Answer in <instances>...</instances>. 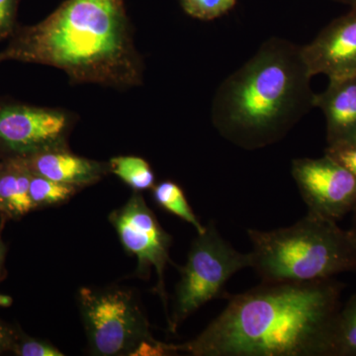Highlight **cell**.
Wrapping results in <instances>:
<instances>
[{"instance_id": "23", "label": "cell", "mask_w": 356, "mask_h": 356, "mask_svg": "<svg viewBox=\"0 0 356 356\" xmlns=\"http://www.w3.org/2000/svg\"><path fill=\"white\" fill-rule=\"evenodd\" d=\"M1 228H0V275H1L2 266H3L4 259H6V245L2 241L1 238Z\"/></svg>"}, {"instance_id": "14", "label": "cell", "mask_w": 356, "mask_h": 356, "mask_svg": "<svg viewBox=\"0 0 356 356\" xmlns=\"http://www.w3.org/2000/svg\"><path fill=\"white\" fill-rule=\"evenodd\" d=\"M153 199L161 209L168 211L170 214L188 222L197 231V233H202L205 229V226L201 224L198 217L192 210L191 206L189 205L181 187L175 182L165 180L154 185Z\"/></svg>"}, {"instance_id": "21", "label": "cell", "mask_w": 356, "mask_h": 356, "mask_svg": "<svg viewBox=\"0 0 356 356\" xmlns=\"http://www.w3.org/2000/svg\"><path fill=\"white\" fill-rule=\"evenodd\" d=\"M17 0H0V40L11 32Z\"/></svg>"}, {"instance_id": "5", "label": "cell", "mask_w": 356, "mask_h": 356, "mask_svg": "<svg viewBox=\"0 0 356 356\" xmlns=\"http://www.w3.org/2000/svg\"><path fill=\"white\" fill-rule=\"evenodd\" d=\"M77 302L90 355H140L146 346L159 343L133 290L81 287Z\"/></svg>"}, {"instance_id": "11", "label": "cell", "mask_w": 356, "mask_h": 356, "mask_svg": "<svg viewBox=\"0 0 356 356\" xmlns=\"http://www.w3.org/2000/svg\"><path fill=\"white\" fill-rule=\"evenodd\" d=\"M24 158L35 175L77 187L95 184L110 172L109 163L76 156L67 151L65 145Z\"/></svg>"}, {"instance_id": "27", "label": "cell", "mask_w": 356, "mask_h": 356, "mask_svg": "<svg viewBox=\"0 0 356 356\" xmlns=\"http://www.w3.org/2000/svg\"><path fill=\"white\" fill-rule=\"evenodd\" d=\"M356 140V127L355 130H353V134H351L350 138L348 140Z\"/></svg>"}, {"instance_id": "15", "label": "cell", "mask_w": 356, "mask_h": 356, "mask_svg": "<svg viewBox=\"0 0 356 356\" xmlns=\"http://www.w3.org/2000/svg\"><path fill=\"white\" fill-rule=\"evenodd\" d=\"M110 172L120 178L134 191H147L154 186V173L147 161L139 156H116L110 159Z\"/></svg>"}, {"instance_id": "2", "label": "cell", "mask_w": 356, "mask_h": 356, "mask_svg": "<svg viewBox=\"0 0 356 356\" xmlns=\"http://www.w3.org/2000/svg\"><path fill=\"white\" fill-rule=\"evenodd\" d=\"M0 60L51 65L76 83L128 88L142 81L124 0H67L19 33Z\"/></svg>"}, {"instance_id": "16", "label": "cell", "mask_w": 356, "mask_h": 356, "mask_svg": "<svg viewBox=\"0 0 356 356\" xmlns=\"http://www.w3.org/2000/svg\"><path fill=\"white\" fill-rule=\"evenodd\" d=\"M79 188V187L74 185L55 181L50 178L33 173L30 181V197L36 210L67 202L76 193Z\"/></svg>"}, {"instance_id": "22", "label": "cell", "mask_w": 356, "mask_h": 356, "mask_svg": "<svg viewBox=\"0 0 356 356\" xmlns=\"http://www.w3.org/2000/svg\"><path fill=\"white\" fill-rule=\"evenodd\" d=\"M16 334L13 327H9L3 321L0 320V353L13 350Z\"/></svg>"}, {"instance_id": "3", "label": "cell", "mask_w": 356, "mask_h": 356, "mask_svg": "<svg viewBox=\"0 0 356 356\" xmlns=\"http://www.w3.org/2000/svg\"><path fill=\"white\" fill-rule=\"evenodd\" d=\"M312 77L301 47L273 37L217 89L213 125L243 149L271 146L315 108Z\"/></svg>"}, {"instance_id": "6", "label": "cell", "mask_w": 356, "mask_h": 356, "mask_svg": "<svg viewBox=\"0 0 356 356\" xmlns=\"http://www.w3.org/2000/svg\"><path fill=\"white\" fill-rule=\"evenodd\" d=\"M194 238L186 264L180 267L168 325L172 332L192 314L222 294L227 282L238 271L250 267V254L238 252L210 221Z\"/></svg>"}, {"instance_id": "12", "label": "cell", "mask_w": 356, "mask_h": 356, "mask_svg": "<svg viewBox=\"0 0 356 356\" xmlns=\"http://www.w3.org/2000/svg\"><path fill=\"white\" fill-rule=\"evenodd\" d=\"M315 107L324 114L327 145L350 139L356 127V74L330 79L316 95Z\"/></svg>"}, {"instance_id": "7", "label": "cell", "mask_w": 356, "mask_h": 356, "mask_svg": "<svg viewBox=\"0 0 356 356\" xmlns=\"http://www.w3.org/2000/svg\"><path fill=\"white\" fill-rule=\"evenodd\" d=\"M109 222L116 231L122 247L126 252L137 257L136 274L149 277L152 269L158 275V283L154 291L159 295L168 314V294L165 285V270L170 262V250L172 238L166 233L153 211L149 209L144 196L139 191H134L127 202L112 211Z\"/></svg>"}, {"instance_id": "4", "label": "cell", "mask_w": 356, "mask_h": 356, "mask_svg": "<svg viewBox=\"0 0 356 356\" xmlns=\"http://www.w3.org/2000/svg\"><path fill=\"white\" fill-rule=\"evenodd\" d=\"M252 264L266 282H310L356 269V234L308 212L286 228L248 229Z\"/></svg>"}, {"instance_id": "24", "label": "cell", "mask_w": 356, "mask_h": 356, "mask_svg": "<svg viewBox=\"0 0 356 356\" xmlns=\"http://www.w3.org/2000/svg\"><path fill=\"white\" fill-rule=\"evenodd\" d=\"M351 213H353V228L351 229L356 234V205Z\"/></svg>"}, {"instance_id": "1", "label": "cell", "mask_w": 356, "mask_h": 356, "mask_svg": "<svg viewBox=\"0 0 356 356\" xmlns=\"http://www.w3.org/2000/svg\"><path fill=\"white\" fill-rule=\"evenodd\" d=\"M343 290L334 278L264 281L232 297L195 339L168 348L192 356H334Z\"/></svg>"}, {"instance_id": "13", "label": "cell", "mask_w": 356, "mask_h": 356, "mask_svg": "<svg viewBox=\"0 0 356 356\" xmlns=\"http://www.w3.org/2000/svg\"><path fill=\"white\" fill-rule=\"evenodd\" d=\"M32 172L24 156H8L0 163V213L19 219L35 210L30 197Z\"/></svg>"}, {"instance_id": "9", "label": "cell", "mask_w": 356, "mask_h": 356, "mask_svg": "<svg viewBox=\"0 0 356 356\" xmlns=\"http://www.w3.org/2000/svg\"><path fill=\"white\" fill-rule=\"evenodd\" d=\"M69 118L58 110L25 105L0 107V147L9 156H28L65 146Z\"/></svg>"}, {"instance_id": "10", "label": "cell", "mask_w": 356, "mask_h": 356, "mask_svg": "<svg viewBox=\"0 0 356 356\" xmlns=\"http://www.w3.org/2000/svg\"><path fill=\"white\" fill-rule=\"evenodd\" d=\"M301 51L312 76L356 74V6L323 28Z\"/></svg>"}, {"instance_id": "18", "label": "cell", "mask_w": 356, "mask_h": 356, "mask_svg": "<svg viewBox=\"0 0 356 356\" xmlns=\"http://www.w3.org/2000/svg\"><path fill=\"white\" fill-rule=\"evenodd\" d=\"M236 0H181L185 13L203 21L217 19L236 6Z\"/></svg>"}, {"instance_id": "19", "label": "cell", "mask_w": 356, "mask_h": 356, "mask_svg": "<svg viewBox=\"0 0 356 356\" xmlns=\"http://www.w3.org/2000/svg\"><path fill=\"white\" fill-rule=\"evenodd\" d=\"M16 355L19 356H64L54 344L42 339H33L24 334H17L13 346Z\"/></svg>"}, {"instance_id": "17", "label": "cell", "mask_w": 356, "mask_h": 356, "mask_svg": "<svg viewBox=\"0 0 356 356\" xmlns=\"http://www.w3.org/2000/svg\"><path fill=\"white\" fill-rule=\"evenodd\" d=\"M334 356H356V293L337 316Z\"/></svg>"}, {"instance_id": "25", "label": "cell", "mask_w": 356, "mask_h": 356, "mask_svg": "<svg viewBox=\"0 0 356 356\" xmlns=\"http://www.w3.org/2000/svg\"><path fill=\"white\" fill-rule=\"evenodd\" d=\"M337 1L341 2V3L348 4L350 7L356 6V0H337Z\"/></svg>"}, {"instance_id": "20", "label": "cell", "mask_w": 356, "mask_h": 356, "mask_svg": "<svg viewBox=\"0 0 356 356\" xmlns=\"http://www.w3.org/2000/svg\"><path fill=\"white\" fill-rule=\"evenodd\" d=\"M325 154L343 165L356 177V140H343L327 145Z\"/></svg>"}, {"instance_id": "26", "label": "cell", "mask_w": 356, "mask_h": 356, "mask_svg": "<svg viewBox=\"0 0 356 356\" xmlns=\"http://www.w3.org/2000/svg\"><path fill=\"white\" fill-rule=\"evenodd\" d=\"M7 300H10L7 296H1L0 295V305L1 306H7L9 303H10V301H7Z\"/></svg>"}, {"instance_id": "8", "label": "cell", "mask_w": 356, "mask_h": 356, "mask_svg": "<svg viewBox=\"0 0 356 356\" xmlns=\"http://www.w3.org/2000/svg\"><path fill=\"white\" fill-rule=\"evenodd\" d=\"M291 173L308 212L337 222L356 205V177L325 156L292 161Z\"/></svg>"}]
</instances>
